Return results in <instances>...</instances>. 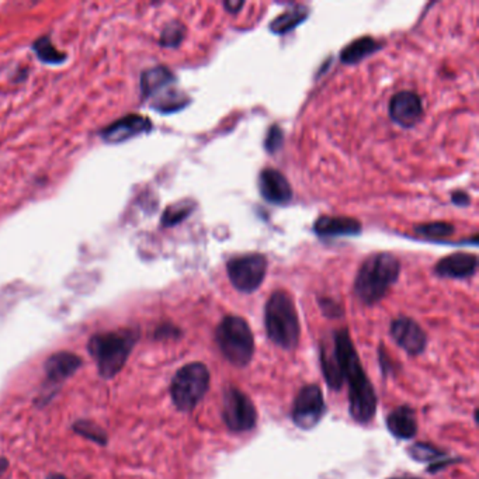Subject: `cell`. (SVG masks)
<instances>
[{"mask_svg":"<svg viewBox=\"0 0 479 479\" xmlns=\"http://www.w3.org/2000/svg\"><path fill=\"white\" fill-rule=\"evenodd\" d=\"M321 369L331 390L340 391L345 381L342 376L340 356H339L336 343L333 340V336L331 342L321 345Z\"/></svg>","mask_w":479,"mask_h":479,"instance_id":"18","label":"cell"},{"mask_svg":"<svg viewBox=\"0 0 479 479\" xmlns=\"http://www.w3.org/2000/svg\"><path fill=\"white\" fill-rule=\"evenodd\" d=\"M31 51L35 53L37 59L44 65H63L68 60V53L58 49L48 34L41 35L31 44Z\"/></svg>","mask_w":479,"mask_h":479,"instance_id":"21","label":"cell"},{"mask_svg":"<svg viewBox=\"0 0 479 479\" xmlns=\"http://www.w3.org/2000/svg\"><path fill=\"white\" fill-rule=\"evenodd\" d=\"M283 142H284V132H283L281 127L279 124H273L269 128L266 139H264L266 151L270 152V153H274L276 151H279L281 148Z\"/></svg>","mask_w":479,"mask_h":479,"instance_id":"29","label":"cell"},{"mask_svg":"<svg viewBox=\"0 0 479 479\" xmlns=\"http://www.w3.org/2000/svg\"><path fill=\"white\" fill-rule=\"evenodd\" d=\"M325 412L326 405L322 390L317 384H312L305 385L297 394L293 404L291 418L297 428L311 430L322 421Z\"/></svg>","mask_w":479,"mask_h":479,"instance_id":"9","label":"cell"},{"mask_svg":"<svg viewBox=\"0 0 479 479\" xmlns=\"http://www.w3.org/2000/svg\"><path fill=\"white\" fill-rule=\"evenodd\" d=\"M186 37V27L180 21L167 23L159 38V45L163 48H177Z\"/></svg>","mask_w":479,"mask_h":479,"instance_id":"26","label":"cell"},{"mask_svg":"<svg viewBox=\"0 0 479 479\" xmlns=\"http://www.w3.org/2000/svg\"><path fill=\"white\" fill-rule=\"evenodd\" d=\"M387 428L394 438L401 440H411L418 432L416 412L407 405L398 407L388 415Z\"/></svg>","mask_w":479,"mask_h":479,"instance_id":"19","label":"cell"},{"mask_svg":"<svg viewBox=\"0 0 479 479\" xmlns=\"http://www.w3.org/2000/svg\"><path fill=\"white\" fill-rule=\"evenodd\" d=\"M400 274L401 263L392 253H376L362 264L355 280V294L362 304L376 305L388 294Z\"/></svg>","mask_w":479,"mask_h":479,"instance_id":"2","label":"cell"},{"mask_svg":"<svg viewBox=\"0 0 479 479\" xmlns=\"http://www.w3.org/2000/svg\"><path fill=\"white\" fill-rule=\"evenodd\" d=\"M194 208H196V204L191 200L177 201V203L169 205L162 215V219H160L162 226L170 228V226H174V225L183 222L186 218H189L191 215Z\"/></svg>","mask_w":479,"mask_h":479,"instance_id":"24","label":"cell"},{"mask_svg":"<svg viewBox=\"0 0 479 479\" xmlns=\"http://www.w3.org/2000/svg\"><path fill=\"white\" fill-rule=\"evenodd\" d=\"M390 332L395 343L408 355L419 356L426 350L428 335L416 321L400 317L392 321Z\"/></svg>","mask_w":479,"mask_h":479,"instance_id":"11","label":"cell"},{"mask_svg":"<svg viewBox=\"0 0 479 479\" xmlns=\"http://www.w3.org/2000/svg\"><path fill=\"white\" fill-rule=\"evenodd\" d=\"M215 342L222 356L235 367H246L255 355V338L246 319L225 317L215 331Z\"/></svg>","mask_w":479,"mask_h":479,"instance_id":"5","label":"cell"},{"mask_svg":"<svg viewBox=\"0 0 479 479\" xmlns=\"http://www.w3.org/2000/svg\"><path fill=\"white\" fill-rule=\"evenodd\" d=\"M309 15V8L307 6L298 4L294 8H288L280 15H277L270 23V30L274 34L284 35L290 31H293L295 27H298L302 21H305Z\"/></svg>","mask_w":479,"mask_h":479,"instance_id":"22","label":"cell"},{"mask_svg":"<svg viewBox=\"0 0 479 479\" xmlns=\"http://www.w3.org/2000/svg\"><path fill=\"white\" fill-rule=\"evenodd\" d=\"M408 453L411 454V457L419 463H430L435 460H439L442 457H445V453H442L439 449L428 445V443H418L414 445Z\"/></svg>","mask_w":479,"mask_h":479,"instance_id":"28","label":"cell"},{"mask_svg":"<svg viewBox=\"0 0 479 479\" xmlns=\"http://www.w3.org/2000/svg\"><path fill=\"white\" fill-rule=\"evenodd\" d=\"M46 479H68L66 477H63V475H60V474H51V475H48V478Z\"/></svg>","mask_w":479,"mask_h":479,"instance_id":"35","label":"cell"},{"mask_svg":"<svg viewBox=\"0 0 479 479\" xmlns=\"http://www.w3.org/2000/svg\"><path fill=\"white\" fill-rule=\"evenodd\" d=\"M180 335V331L170 325V324H165L162 326H159L155 332V336L156 339H169V338H177Z\"/></svg>","mask_w":479,"mask_h":479,"instance_id":"31","label":"cell"},{"mask_svg":"<svg viewBox=\"0 0 479 479\" xmlns=\"http://www.w3.org/2000/svg\"><path fill=\"white\" fill-rule=\"evenodd\" d=\"M211 383L210 370L203 363L183 366L173 377L170 397L180 412H191L208 392Z\"/></svg>","mask_w":479,"mask_h":479,"instance_id":"6","label":"cell"},{"mask_svg":"<svg viewBox=\"0 0 479 479\" xmlns=\"http://www.w3.org/2000/svg\"><path fill=\"white\" fill-rule=\"evenodd\" d=\"M314 231L321 238L356 236L362 232V224L349 217H328L324 215L317 219Z\"/></svg>","mask_w":479,"mask_h":479,"instance_id":"17","label":"cell"},{"mask_svg":"<svg viewBox=\"0 0 479 479\" xmlns=\"http://www.w3.org/2000/svg\"><path fill=\"white\" fill-rule=\"evenodd\" d=\"M392 479H419V478H416V477H405V478H392Z\"/></svg>","mask_w":479,"mask_h":479,"instance_id":"36","label":"cell"},{"mask_svg":"<svg viewBox=\"0 0 479 479\" xmlns=\"http://www.w3.org/2000/svg\"><path fill=\"white\" fill-rule=\"evenodd\" d=\"M153 129V124L151 118L136 114V113H129L127 115L120 117L118 120L113 121L103 129H100L98 136L110 145H118L124 143L132 138H136L142 134H149Z\"/></svg>","mask_w":479,"mask_h":479,"instance_id":"10","label":"cell"},{"mask_svg":"<svg viewBox=\"0 0 479 479\" xmlns=\"http://www.w3.org/2000/svg\"><path fill=\"white\" fill-rule=\"evenodd\" d=\"M222 419L232 433H246L255 429L257 423V411L252 400L235 387L224 392Z\"/></svg>","mask_w":479,"mask_h":479,"instance_id":"8","label":"cell"},{"mask_svg":"<svg viewBox=\"0 0 479 479\" xmlns=\"http://www.w3.org/2000/svg\"><path fill=\"white\" fill-rule=\"evenodd\" d=\"M267 257L262 253H246L231 257L226 263V273L232 286L245 294L255 293L263 283L267 273Z\"/></svg>","mask_w":479,"mask_h":479,"instance_id":"7","label":"cell"},{"mask_svg":"<svg viewBox=\"0 0 479 479\" xmlns=\"http://www.w3.org/2000/svg\"><path fill=\"white\" fill-rule=\"evenodd\" d=\"M454 231H456V228L452 224L442 222V221L430 222V224H421L415 228V232L418 235H421L425 239L436 241V242L446 241L449 236H452L454 234Z\"/></svg>","mask_w":479,"mask_h":479,"instance_id":"25","label":"cell"},{"mask_svg":"<svg viewBox=\"0 0 479 479\" xmlns=\"http://www.w3.org/2000/svg\"><path fill=\"white\" fill-rule=\"evenodd\" d=\"M82 366V359L72 352H59L49 356L45 362V374L48 384L58 387L72 377Z\"/></svg>","mask_w":479,"mask_h":479,"instance_id":"15","label":"cell"},{"mask_svg":"<svg viewBox=\"0 0 479 479\" xmlns=\"http://www.w3.org/2000/svg\"><path fill=\"white\" fill-rule=\"evenodd\" d=\"M383 44L373 38V37H360L355 41H352L346 48L342 49L340 52V60L346 65H355L363 60L364 58L373 55L378 49H381Z\"/></svg>","mask_w":479,"mask_h":479,"instance_id":"20","label":"cell"},{"mask_svg":"<svg viewBox=\"0 0 479 479\" xmlns=\"http://www.w3.org/2000/svg\"><path fill=\"white\" fill-rule=\"evenodd\" d=\"M7 468H8V461L6 459L0 457V477L7 471Z\"/></svg>","mask_w":479,"mask_h":479,"instance_id":"34","label":"cell"},{"mask_svg":"<svg viewBox=\"0 0 479 479\" xmlns=\"http://www.w3.org/2000/svg\"><path fill=\"white\" fill-rule=\"evenodd\" d=\"M225 8L229 11V13H238L243 6H245V1L242 0H228L224 3Z\"/></svg>","mask_w":479,"mask_h":479,"instance_id":"33","label":"cell"},{"mask_svg":"<svg viewBox=\"0 0 479 479\" xmlns=\"http://www.w3.org/2000/svg\"><path fill=\"white\" fill-rule=\"evenodd\" d=\"M333 340L340 356L343 381L349 384L350 416L355 422L360 425H367L374 419L378 405L376 390L363 369L349 331L340 329L335 332Z\"/></svg>","mask_w":479,"mask_h":479,"instance_id":"1","label":"cell"},{"mask_svg":"<svg viewBox=\"0 0 479 479\" xmlns=\"http://www.w3.org/2000/svg\"><path fill=\"white\" fill-rule=\"evenodd\" d=\"M149 103L155 111L160 114H170L183 110L190 103V98L186 93H183L174 86Z\"/></svg>","mask_w":479,"mask_h":479,"instance_id":"23","label":"cell"},{"mask_svg":"<svg viewBox=\"0 0 479 479\" xmlns=\"http://www.w3.org/2000/svg\"><path fill=\"white\" fill-rule=\"evenodd\" d=\"M478 259L473 253L459 252L449 255L438 262L435 272L440 277L447 279H468L475 274Z\"/></svg>","mask_w":479,"mask_h":479,"instance_id":"16","label":"cell"},{"mask_svg":"<svg viewBox=\"0 0 479 479\" xmlns=\"http://www.w3.org/2000/svg\"><path fill=\"white\" fill-rule=\"evenodd\" d=\"M77 435H80L82 438L91 440L94 443H97L98 446H106L107 445V435L106 432L96 425L94 422L90 421H77L73 428H72Z\"/></svg>","mask_w":479,"mask_h":479,"instance_id":"27","label":"cell"},{"mask_svg":"<svg viewBox=\"0 0 479 479\" xmlns=\"http://www.w3.org/2000/svg\"><path fill=\"white\" fill-rule=\"evenodd\" d=\"M177 83L176 75L167 66H153L142 72L139 86L141 93L146 100H153L163 94Z\"/></svg>","mask_w":479,"mask_h":479,"instance_id":"14","label":"cell"},{"mask_svg":"<svg viewBox=\"0 0 479 479\" xmlns=\"http://www.w3.org/2000/svg\"><path fill=\"white\" fill-rule=\"evenodd\" d=\"M390 115L394 122L404 128L415 127L423 117V104L418 93L404 90L390 101Z\"/></svg>","mask_w":479,"mask_h":479,"instance_id":"12","label":"cell"},{"mask_svg":"<svg viewBox=\"0 0 479 479\" xmlns=\"http://www.w3.org/2000/svg\"><path fill=\"white\" fill-rule=\"evenodd\" d=\"M264 328L269 339L283 350H294L300 343L301 326L293 297L274 291L264 307Z\"/></svg>","mask_w":479,"mask_h":479,"instance_id":"3","label":"cell"},{"mask_svg":"<svg viewBox=\"0 0 479 479\" xmlns=\"http://www.w3.org/2000/svg\"><path fill=\"white\" fill-rule=\"evenodd\" d=\"M319 307H321V311L324 312L325 317L328 318H339L343 315V308L335 302L331 298H319Z\"/></svg>","mask_w":479,"mask_h":479,"instance_id":"30","label":"cell"},{"mask_svg":"<svg viewBox=\"0 0 479 479\" xmlns=\"http://www.w3.org/2000/svg\"><path fill=\"white\" fill-rule=\"evenodd\" d=\"M452 201H453V204H456L459 207H467V205H470L471 198L464 191H456V193L452 194Z\"/></svg>","mask_w":479,"mask_h":479,"instance_id":"32","label":"cell"},{"mask_svg":"<svg viewBox=\"0 0 479 479\" xmlns=\"http://www.w3.org/2000/svg\"><path fill=\"white\" fill-rule=\"evenodd\" d=\"M138 336L139 333L134 329H120L90 338L87 350L97 364L100 377L113 378L124 369Z\"/></svg>","mask_w":479,"mask_h":479,"instance_id":"4","label":"cell"},{"mask_svg":"<svg viewBox=\"0 0 479 479\" xmlns=\"http://www.w3.org/2000/svg\"><path fill=\"white\" fill-rule=\"evenodd\" d=\"M259 190L270 204L284 205L293 200V187L287 177L277 169L266 167L259 174Z\"/></svg>","mask_w":479,"mask_h":479,"instance_id":"13","label":"cell"}]
</instances>
